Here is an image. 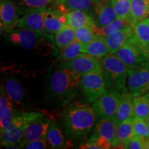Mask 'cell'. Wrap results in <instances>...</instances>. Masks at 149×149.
Masks as SVG:
<instances>
[{
    "instance_id": "obj_33",
    "label": "cell",
    "mask_w": 149,
    "mask_h": 149,
    "mask_svg": "<svg viewBox=\"0 0 149 149\" xmlns=\"http://www.w3.org/2000/svg\"><path fill=\"white\" fill-rule=\"evenodd\" d=\"M117 17L129 19L131 0H111Z\"/></svg>"
},
{
    "instance_id": "obj_17",
    "label": "cell",
    "mask_w": 149,
    "mask_h": 149,
    "mask_svg": "<svg viewBox=\"0 0 149 149\" xmlns=\"http://www.w3.org/2000/svg\"><path fill=\"white\" fill-rule=\"evenodd\" d=\"M133 35V28L130 26L109 36L104 37L109 48V53L116 54L121 47Z\"/></svg>"
},
{
    "instance_id": "obj_11",
    "label": "cell",
    "mask_w": 149,
    "mask_h": 149,
    "mask_svg": "<svg viewBox=\"0 0 149 149\" xmlns=\"http://www.w3.org/2000/svg\"><path fill=\"white\" fill-rule=\"evenodd\" d=\"M48 8L29 9L19 20L17 27L33 30L39 33L45 32V15Z\"/></svg>"
},
{
    "instance_id": "obj_3",
    "label": "cell",
    "mask_w": 149,
    "mask_h": 149,
    "mask_svg": "<svg viewBox=\"0 0 149 149\" xmlns=\"http://www.w3.org/2000/svg\"><path fill=\"white\" fill-rule=\"evenodd\" d=\"M102 74L107 88H113L122 93L128 92L127 78L128 67L115 54L108 53L101 58Z\"/></svg>"
},
{
    "instance_id": "obj_28",
    "label": "cell",
    "mask_w": 149,
    "mask_h": 149,
    "mask_svg": "<svg viewBox=\"0 0 149 149\" xmlns=\"http://www.w3.org/2000/svg\"><path fill=\"white\" fill-rule=\"evenodd\" d=\"M76 40L75 30L68 25H65L55 35V42L59 50L69 45Z\"/></svg>"
},
{
    "instance_id": "obj_10",
    "label": "cell",
    "mask_w": 149,
    "mask_h": 149,
    "mask_svg": "<svg viewBox=\"0 0 149 149\" xmlns=\"http://www.w3.org/2000/svg\"><path fill=\"white\" fill-rule=\"evenodd\" d=\"M127 88L133 96L145 95L149 91V64L135 68H129Z\"/></svg>"
},
{
    "instance_id": "obj_1",
    "label": "cell",
    "mask_w": 149,
    "mask_h": 149,
    "mask_svg": "<svg viewBox=\"0 0 149 149\" xmlns=\"http://www.w3.org/2000/svg\"><path fill=\"white\" fill-rule=\"evenodd\" d=\"M96 121L92 107L76 102L65 110L61 117V125L70 139H80L91 133Z\"/></svg>"
},
{
    "instance_id": "obj_32",
    "label": "cell",
    "mask_w": 149,
    "mask_h": 149,
    "mask_svg": "<svg viewBox=\"0 0 149 149\" xmlns=\"http://www.w3.org/2000/svg\"><path fill=\"white\" fill-rule=\"evenodd\" d=\"M96 29L91 26H82L75 29L76 40L83 44H86L92 42L99 35L95 32Z\"/></svg>"
},
{
    "instance_id": "obj_9",
    "label": "cell",
    "mask_w": 149,
    "mask_h": 149,
    "mask_svg": "<svg viewBox=\"0 0 149 149\" xmlns=\"http://www.w3.org/2000/svg\"><path fill=\"white\" fill-rule=\"evenodd\" d=\"M124 61L128 68H135L149 64V59L139 49L134 35L123 45L115 54Z\"/></svg>"
},
{
    "instance_id": "obj_37",
    "label": "cell",
    "mask_w": 149,
    "mask_h": 149,
    "mask_svg": "<svg viewBox=\"0 0 149 149\" xmlns=\"http://www.w3.org/2000/svg\"><path fill=\"white\" fill-rule=\"evenodd\" d=\"M90 141H93L95 142L100 149H108L112 148V144L107 137H103V136H100V137H91L88 139Z\"/></svg>"
},
{
    "instance_id": "obj_13",
    "label": "cell",
    "mask_w": 149,
    "mask_h": 149,
    "mask_svg": "<svg viewBox=\"0 0 149 149\" xmlns=\"http://www.w3.org/2000/svg\"><path fill=\"white\" fill-rule=\"evenodd\" d=\"M51 122L52 121L44 115L31 122L26 129L21 141V144L23 147L29 141L41 138H46V134Z\"/></svg>"
},
{
    "instance_id": "obj_21",
    "label": "cell",
    "mask_w": 149,
    "mask_h": 149,
    "mask_svg": "<svg viewBox=\"0 0 149 149\" xmlns=\"http://www.w3.org/2000/svg\"><path fill=\"white\" fill-rule=\"evenodd\" d=\"M95 22L97 28H102L111 23L117 18L116 13L111 0L95 10Z\"/></svg>"
},
{
    "instance_id": "obj_36",
    "label": "cell",
    "mask_w": 149,
    "mask_h": 149,
    "mask_svg": "<svg viewBox=\"0 0 149 149\" xmlns=\"http://www.w3.org/2000/svg\"><path fill=\"white\" fill-rule=\"evenodd\" d=\"M126 148L129 149H144L142 137L134 135L126 145Z\"/></svg>"
},
{
    "instance_id": "obj_42",
    "label": "cell",
    "mask_w": 149,
    "mask_h": 149,
    "mask_svg": "<svg viewBox=\"0 0 149 149\" xmlns=\"http://www.w3.org/2000/svg\"><path fill=\"white\" fill-rule=\"evenodd\" d=\"M145 121H146V124H148V126H149V116H148V117H147V118H146V120H145Z\"/></svg>"
},
{
    "instance_id": "obj_41",
    "label": "cell",
    "mask_w": 149,
    "mask_h": 149,
    "mask_svg": "<svg viewBox=\"0 0 149 149\" xmlns=\"http://www.w3.org/2000/svg\"><path fill=\"white\" fill-rule=\"evenodd\" d=\"M68 0H55V3L56 4H65Z\"/></svg>"
},
{
    "instance_id": "obj_22",
    "label": "cell",
    "mask_w": 149,
    "mask_h": 149,
    "mask_svg": "<svg viewBox=\"0 0 149 149\" xmlns=\"http://www.w3.org/2000/svg\"><path fill=\"white\" fill-rule=\"evenodd\" d=\"M6 94L13 103L19 104L24 97V89L22 84L15 77H8L2 86Z\"/></svg>"
},
{
    "instance_id": "obj_5",
    "label": "cell",
    "mask_w": 149,
    "mask_h": 149,
    "mask_svg": "<svg viewBox=\"0 0 149 149\" xmlns=\"http://www.w3.org/2000/svg\"><path fill=\"white\" fill-rule=\"evenodd\" d=\"M8 34L9 40L13 44L26 49L36 48L40 46H44L46 42L53 41V35L24 28H17Z\"/></svg>"
},
{
    "instance_id": "obj_40",
    "label": "cell",
    "mask_w": 149,
    "mask_h": 149,
    "mask_svg": "<svg viewBox=\"0 0 149 149\" xmlns=\"http://www.w3.org/2000/svg\"><path fill=\"white\" fill-rule=\"evenodd\" d=\"M143 143H144V149H149V137H143Z\"/></svg>"
},
{
    "instance_id": "obj_30",
    "label": "cell",
    "mask_w": 149,
    "mask_h": 149,
    "mask_svg": "<svg viewBox=\"0 0 149 149\" xmlns=\"http://www.w3.org/2000/svg\"><path fill=\"white\" fill-rule=\"evenodd\" d=\"M64 5L68 10H83L93 15L96 7L93 0H68Z\"/></svg>"
},
{
    "instance_id": "obj_39",
    "label": "cell",
    "mask_w": 149,
    "mask_h": 149,
    "mask_svg": "<svg viewBox=\"0 0 149 149\" xmlns=\"http://www.w3.org/2000/svg\"><path fill=\"white\" fill-rule=\"evenodd\" d=\"M93 1H94L95 4V6H96L95 8H96L97 7L101 6L107 3L109 0H93Z\"/></svg>"
},
{
    "instance_id": "obj_14",
    "label": "cell",
    "mask_w": 149,
    "mask_h": 149,
    "mask_svg": "<svg viewBox=\"0 0 149 149\" xmlns=\"http://www.w3.org/2000/svg\"><path fill=\"white\" fill-rule=\"evenodd\" d=\"M133 34L141 52L149 59V17L133 26Z\"/></svg>"
},
{
    "instance_id": "obj_16",
    "label": "cell",
    "mask_w": 149,
    "mask_h": 149,
    "mask_svg": "<svg viewBox=\"0 0 149 149\" xmlns=\"http://www.w3.org/2000/svg\"><path fill=\"white\" fill-rule=\"evenodd\" d=\"M67 25L74 30L82 26H91L97 29L94 17L91 14L80 10H70L66 14Z\"/></svg>"
},
{
    "instance_id": "obj_27",
    "label": "cell",
    "mask_w": 149,
    "mask_h": 149,
    "mask_svg": "<svg viewBox=\"0 0 149 149\" xmlns=\"http://www.w3.org/2000/svg\"><path fill=\"white\" fill-rule=\"evenodd\" d=\"M83 47L84 44L82 43L75 40L69 45L59 50L55 60L58 61L71 60L80 54L83 53Z\"/></svg>"
},
{
    "instance_id": "obj_6",
    "label": "cell",
    "mask_w": 149,
    "mask_h": 149,
    "mask_svg": "<svg viewBox=\"0 0 149 149\" xmlns=\"http://www.w3.org/2000/svg\"><path fill=\"white\" fill-rule=\"evenodd\" d=\"M122 98V93L113 88H107L95 102L93 109L97 120L104 118H113Z\"/></svg>"
},
{
    "instance_id": "obj_7",
    "label": "cell",
    "mask_w": 149,
    "mask_h": 149,
    "mask_svg": "<svg viewBox=\"0 0 149 149\" xmlns=\"http://www.w3.org/2000/svg\"><path fill=\"white\" fill-rule=\"evenodd\" d=\"M80 90L88 102L93 103L107 89L102 72H91L81 76Z\"/></svg>"
},
{
    "instance_id": "obj_29",
    "label": "cell",
    "mask_w": 149,
    "mask_h": 149,
    "mask_svg": "<svg viewBox=\"0 0 149 149\" xmlns=\"http://www.w3.org/2000/svg\"><path fill=\"white\" fill-rule=\"evenodd\" d=\"M133 107L135 117L146 120L149 116V97L146 94L134 96Z\"/></svg>"
},
{
    "instance_id": "obj_31",
    "label": "cell",
    "mask_w": 149,
    "mask_h": 149,
    "mask_svg": "<svg viewBox=\"0 0 149 149\" xmlns=\"http://www.w3.org/2000/svg\"><path fill=\"white\" fill-rule=\"evenodd\" d=\"M55 3V0H19V12L24 13L32 8H48Z\"/></svg>"
},
{
    "instance_id": "obj_12",
    "label": "cell",
    "mask_w": 149,
    "mask_h": 149,
    "mask_svg": "<svg viewBox=\"0 0 149 149\" xmlns=\"http://www.w3.org/2000/svg\"><path fill=\"white\" fill-rule=\"evenodd\" d=\"M18 9L11 0H1L0 2V19L1 32L9 33L17 27L19 20Z\"/></svg>"
},
{
    "instance_id": "obj_15",
    "label": "cell",
    "mask_w": 149,
    "mask_h": 149,
    "mask_svg": "<svg viewBox=\"0 0 149 149\" xmlns=\"http://www.w3.org/2000/svg\"><path fill=\"white\" fill-rule=\"evenodd\" d=\"M134 96L129 92L122 93V98L114 117L117 124L132 120L135 117L133 107Z\"/></svg>"
},
{
    "instance_id": "obj_19",
    "label": "cell",
    "mask_w": 149,
    "mask_h": 149,
    "mask_svg": "<svg viewBox=\"0 0 149 149\" xmlns=\"http://www.w3.org/2000/svg\"><path fill=\"white\" fill-rule=\"evenodd\" d=\"M134 135L133 120L118 124L115 139L112 142V148L122 146V148H126V145Z\"/></svg>"
},
{
    "instance_id": "obj_25",
    "label": "cell",
    "mask_w": 149,
    "mask_h": 149,
    "mask_svg": "<svg viewBox=\"0 0 149 149\" xmlns=\"http://www.w3.org/2000/svg\"><path fill=\"white\" fill-rule=\"evenodd\" d=\"M83 53L88 54L93 57L102 58L109 53V48L104 37L99 36L92 42L84 44Z\"/></svg>"
},
{
    "instance_id": "obj_23",
    "label": "cell",
    "mask_w": 149,
    "mask_h": 149,
    "mask_svg": "<svg viewBox=\"0 0 149 149\" xmlns=\"http://www.w3.org/2000/svg\"><path fill=\"white\" fill-rule=\"evenodd\" d=\"M149 16V0H131L129 19L132 26Z\"/></svg>"
},
{
    "instance_id": "obj_20",
    "label": "cell",
    "mask_w": 149,
    "mask_h": 149,
    "mask_svg": "<svg viewBox=\"0 0 149 149\" xmlns=\"http://www.w3.org/2000/svg\"><path fill=\"white\" fill-rule=\"evenodd\" d=\"M15 116L13 102L7 97L1 86L0 95V131L10 125Z\"/></svg>"
},
{
    "instance_id": "obj_24",
    "label": "cell",
    "mask_w": 149,
    "mask_h": 149,
    "mask_svg": "<svg viewBox=\"0 0 149 149\" xmlns=\"http://www.w3.org/2000/svg\"><path fill=\"white\" fill-rule=\"evenodd\" d=\"M46 140L51 148L63 149L68 147V141L55 122H52L46 134Z\"/></svg>"
},
{
    "instance_id": "obj_34",
    "label": "cell",
    "mask_w": 149,
    "mask_h": 149,
    "mask_svg": "<svg viewBox=\"0 0 149 149\" xmlns=\"http://www.w3.org/2000/svg\"><path fill=\"white\" fill-rule=\"evenodd\" d=\"M133 130L135 135L143 137H149V126L146 121L139 117H134L133 119Z\"/></svg>"
},
{
    "instance_id": "obj_26",
    "label": "cell",
    "mask_w": 149,
    "mask_h": 149,
    "mask_svg": "<svg viewBox=\"0 0 149 149\" xmlns=\"http://www.w3.org/2000/svg\"><path fill=\"white\" fill-rule=\"evenodd\" d=\"M130 26H132V24L129 19L117 17L105 26L97 28L95 32L100 36L107 37Z\"/></svg>"
},
{
    "instance_id": "obj_38",
    "label": "cell",
    "mask_w": 149,
    "mask_h": 149,
    "mask_svg": "<svg viewBox=\"0 0 149 149\" xmlns=\"http://www.w3.org/2000/svg\"><path fill=\"white\" fill-rule=\"evenodd\" d=\"M79 148L83 149H100L95 142L90 140H88L87 143L80 145Z\"/></svg>"
},
{
    "instance_id": "obj_43",
    "label": "cell",
    "mask_w": 149,
    "mask_h": 149,
    "mask_svg": "<svg viewBox=\"0 0 149 149\" xmlns=\"http://www.w3.org/2000/svg\"><path fill=\"white\" fill-rule=\"evenodd\" d=\"M146 95H148V96L149 97V91H148V93H146Z\"/></svg>"
},
{
    "instance_id": "obj_4",
    "label": "cell",
    "mask_w": 149,
    "mask_h": 149,
    "mask_svg": "<svg viewBox=\"0 0 149 149\" xmlns=\"http://www.w3.org/2000/svg\"><path fill=\"white\" fill-rule=\"evenodd\" d=\"M43 115L42 112L37 111L24 112L16 115L10 125L1 131V146L21 143L28 126Z\"/></svg>"
},
{
    "instance_id": "obj_35",
    "label": "cell",
    "mask_w": 149,
    "mask_h": 149,
    "mask_svg": "<svg viewBox=\"0 0 149 149\" xmlns=\"http://www.w3.org/2000/svg\"><path fill=\"white\" fill-rule=\"evenodd\" d=\"M46 138H41L29 141L24 145V148L27 149H44L47 148Z\"/></svg>"
},
{
    "instance_id": "obj_2",
    "label": "cell",
    "mask_w": 149,
    "mask_h": 149,
    "mask_svg": "<svg viewBox=\"0 0 149 149\" xmlns=\"http://www.w3.org/2000/svg\"><path fill=\"white\" fill-rule=\"evenodd\" d=\"M77 72L59 66L52 74L49 90L54 99L66 104L77 94L81 77Z\"/></svg>"
},
{
    "instance_id": "obj_8",
    "label": "cell",
    "mask_w": 149,
    "mask_h": 149,
    "mask_svg": "<svg viewBox=\"0 0 149 149\" xmlns=\"http://www.w3.org/2000/svg\"><path fill=\"white\" fill-rule=\"evenodd\" d=\"M59 66L77 72L81 75L91 72H102L101 58L85 53L80 54L71 60L60 61Z\"/></svg>"
},
{
    "instance_id": "obj_18",
    "label": "cell",
    "mask_w": 149,
    "mask_h": 149,
    "mask_svg": "<svg viewBox=\"0 0 149 149\" xmlns=\"http://www.w3.org/2000/svg\"><path fill=\"white\" fill-rule=\"evenodd\" d=\"M97 122L93 128V133L91 137H107L111 141V144L115 139L117 128V123L113 118H104L97 120Z\"/></svg>"
}]
</instances>
